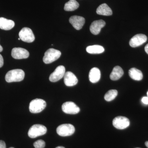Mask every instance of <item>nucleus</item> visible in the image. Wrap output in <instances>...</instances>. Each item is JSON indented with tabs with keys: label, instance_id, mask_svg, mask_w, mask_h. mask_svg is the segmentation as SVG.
<instances>
[{
	"label": "nucleus",
	"instance_id": "1",
	"mask_svg": "<svg viewBox=\"0 0 148 148\" xmlns=\"http://www.w3.org/2000/svg\"><path fill=\"white\" fill-rule=\"evenodd\" d=\"M25 73L21 69L11 70L7 73L5 76L6 81L7 82H18L24 79Z\"/></svg>",
	"mask_w": 148,
	"mask_h": 148
},
{
	"label": "nucleus",
	"instance_id": "2",
	"mask_svg": "<svg viewBox=\"0 0 148 148\" xmlns=\"http://www.w3.org/2000/svg\"><path fill=\"white\" fill-rule=\"evenodd\" d=\"M46 107V103L44 100L36 98L30 102L29 106V110L32 113H38L43 110Z\"/></svg>",
	"mask_w": 148,
	"mask_h": 148
},
{
	"label": "nucleus",
	"instance_id": "3",
	"mask_svg": "<svg viewBox=\"0 0 148 148\" xmlns=\"http://www.w3.org/2000/svg\"><path fill=\"white\" fill-rule=\"evenodd\" d=\"M61 54L60 51L53 48L49 49L45 53L43 61L46 64H51L60 58Z\"/></svg>",
	"mask_w": 148,
	"mask_h": 148
},
{
	"label": "nucleus",
	"instance_id": "4",
	"mask_svg": "<svg viewBox=\"0 0 148 148\" xmlns=\"http://www.w3.org/2000/svg\"><path fill=\"white\" fill-rule=\"evenodd\" d=\"M47 129L42 125L35 124L30 127L28 132V136L31 138H35L44 135L46 133Z\"/></svg>",
	"mask_w": 148,
	"mask_h": 148
},
{
	"label": "nucleus",
	"instance_id": "5",
	"mask_svg": "<svg viewBox=\"0 0 148 148\" xmlns=\"http://www.w3.org/2000/svg\"><path fill=\"white\" fill-rule=\"evenodd\" d=\"M75 131V127L71 124L61 125L56 129L57 134L62 137L71 136L74 134Z\"/></svg>",
	"mask_w": 148,
	"mask_h": 148
},
{
	"label": "nucleus",
	"instance_id": "6",
	"mask_svg": "<svg viewBox=\"0 0 148 148\" xmlns=\"http://www.w3.org/2000/svg\"><path fill=\"white\" fill-rule=\"evenodd\" d=\"M19 38L23 41L28 43L33 42L34 41V35L30 28L24 27L19 32Z\"/></svg>",
	"mask_w": 148,
	"mask_h": 148
},
{
	"label": "nucleus",
	"instance_id": "7",
	"mask_svg": "<svg viewBox=\"0 0 148 148\" xmlns=\"http://www.w3.org/2000/svg\"><path fill=\"white\" fill-rule=\"evenodd\" d=\"M113 125L118 129L122 130L129 126L130 121L127 118L122 116L116 117L113 120Z\"/></svg>",
	"mask_w": 148,
	"mask_h": 148
},
{
	"label": "nucleus",
	"instance_id": "8",
	"mask_svg": "<svg viewBox=\"0 0 148 148\" xmlns=\"http://www.w3.org/2000/svg\"><path fill=\"white\" fill-rule=\"evenodd\" d=\"M62 110L65 113L75 114L78 113L80 108L73 102H66L62 106Z\"/></svg>",
	"mask_w": 148,
	"mask_h": 148
},
{
	"label": "nucleus",
	"instance_id": "9",
	"mask_svg": "<svg viewBox=\"0 0 148 148\" xmlns=\"http://www.w3.org/2000/svg\"><path fill=\"white\" fill-rule=\"evenodd\" d=\"M66 73V69L64 66H58L56 69L51 74L49 79L51 82L58 81L64 77Z\"/></svg>",
	"mask_w": 148,
	"mask_h": 148
},
{
	"label": "nucleus",
	"instance_id": "10",
	"mask_svg": "<svg viewBox=\"0 0 148 148\" xmlns=\"http://www.w3.org/2000/svg\"><path fill=\"white\" fill-rule=\"evenodd\" d=\"M147 40V37L143 34H138L134 36L130 39L129 45L131 47H136L145 43Z\"/></svg>",
	"mask_w": 148,
	"mask_h": 148
},
{
	"label": "nucleus",
	"instance_id": "11",
	"mask_svg": "<svg viewBox=\"0 0 148 148\" xmlns=\"http://www.w3.org/2000/svg\"><path fill=\"white\" fill-rule=\"evenodd\" d=\"M11 55L14 59H21L27 58L29 57V51L22 48H14L12 50Z\"/></svg>",
	"mask_w": 148,
	"mask_h": 148
},
{
	"label": "nucleus",
	"instance_id": "12",
	"mask_svg": "<svg viewBox=\"0 0 148 148\" xmlns=\"http://www.w3.org/2000/svg\"><path fill=\"white\" fill-rule=\"evenodd\" d=\"M69 22L75 29L79 30L83 27L85 22V19L82 16L75 15L70 17Z\"/></svg>",
	"mask_w": 148,
	"mask_h": 148
},
{
	"label": "nucleus",
	"instance_id": "13",
	"mask_svg": "<svg viewBox=\"0 0 148 148\" xmlns=\"http://www.w3.org/2000/svg\"><path fill=\"white\" fill-rule=\"evenodd\" d=\"M106 24V22L102 19L93 21L90 26V32L93 35H98L100 33L101 29L105 27Z\"/></svg>",
	"mask_w": 148,
	"mask_h": 148
},
{
	"label": "nucleus",
	"instance_id": "14",
	"mask_svg": "<svg viewBox=\"0 0 148 148\" xmlns=\"http://www.w3.org/2000/svg\"><path fill=\"white\" fill-rule=\"evenodd\" d=\"M64 77V83L67 86H74L78 83L77 78L72 72H66Z\"/></svg>",
	"mask_w": 148,
	"mask_h": 148
},
{
	"label": "nucleus",
	"instance_id": "15",
	"mask_svg": "<svg viewBox=\"0 0 148 148\" xmlns=\"http://www.w3.org/2000/svg\"><path fill=\"white\" fill-rule=\"evenodd\" d=\"M89 79L90 82L92 83H97L100 80L101 73L100 70L97 68H93L91 69L89 72Z\"/></svg>",
	"mask_w": 148,
	"mask_h": 148
},
{
	"label": "nucleus",
	"instance_id": "16",
	"mask_svg": "<svg viewBox=\"0 0 148 148\" xmlns=\"http://www.w3.org/2000/svg\"><path fill=\"white\" fill-rule=\"evenodd\" d=\"M14 21L4 17H0V29L4 30H10L14 27Z\"/></svg>",
	"mask_w": 148,
	"mask_h": 148
},
{
	"label": "nucleus",
	"instance_id": "17",
	"mask_svg": "<svg viewBox=\"0 0 148 148\" xmlns=\"http://www.w3.org/2000/svg\"><path fill=\"white\" fill-rule=\"evenodd\" d=\"M96 13L99 15L104 16H110L112 14V11L107 4L101 5L97 9Z\"/></svg>",
	"mask_w": 148,
	"mask_h": 148
},
{
	"label": "nucleus",
	"instance_id": "18",
	"mask_svg": "<svg viewBox=\"0 0 148 148\" xmlns=\"http://www.w3.org/2000/svg\"><path fill=\"white\" fill-rule=\"evenodd\" d=\"M123 74L124 72L121 67L119 66H115L110 75V78L112 80H117L121 77Z\"/></svg>",
	"mask_w": 148,
	"mask_h": 148
},
{
	"label": "nucleus",
	"instance_id": "19",
	"mask_svg": "<svg viewBox=\"0 0 148 148\" xmlns=\"http://www.w3.org/2000/svg\"><path fill=\"white\" fill-rule=\"evenodd\" d=\"M130 77L132 79L136 81L141 80L143 78V74L142 71L136 68H132L129 70Z\"/></svg>",
	"mask_w": 148,
	"mask_h": 148
},
{
	"label": "nucleus",
	"instance_id": "20",
	"mask_svg": "<svg viewBox=\"0 0 148 148\" xmlns=\"http://www.w3.org/2000/svg\"><path fill=\"white\" fill-rule=\"evenodd\" d=\"M86 50L88 53L90 54H99L103 53L105 49L102 46L94 45L87 47Z\"/></svg>",
	"mask_w": 148,
	"mask_h": 148
},
{
	"label": "nucleus",
	"instance_id": "21",
	"mask_svg": "<svg viewBox=\"0 0 148 148\" xmlns=\"http://www.w3.org/2000/svg\"><path fill=\"white\" fill-rule=\"evenodd\" d=\"M79 4L76 0H70L64 6V10L66 11H73L79 7Z\"/></svg>",
	"mask_w": 148,
	"mask_h": 148
},
{
	"label": "nucleus",
	"instance_id": "22",
	"mask_svg": "<svg viewBox=\"0 0 148 148\" xmlns=\"http://www.w3.org/2000/svg\"><path fill=\"white\" fill-rule=\"evenodd\" d=\"M118 95V91L116 90L112 89L109 90L105 95L104 98L106 101L110 102L114 100Z\"/></svg>",
	"mask_w": 148,
	"mask_h": 148
},
{
	"label": "nucleus",
	"instance_id": "23",
	"mask_svg": "<svg viewBox=\"0 0 148 148\" xmlns=\"http://www.w3.org/2000/svg\"><path fill=\"white\" fill-rule=\"evenodd\" d=\"M35 148H44L45 146V143L43 140H37L34 143Z\"/></svg>",
	"mask_w": 148,
	"mask_h": 148
},
{
	"label": "nucleus",
	"instance_id": "24",
	"mask_svg": "<svg viewBox=\"0 0 148 148\" xmlns=\"http://www.w3.org/2000/svg\"><path fill=\"white\" fill-rule=\"evenodd\" d=\"M142 102L143 103H144L146 105H148V97H144L142 98Z\"/></svg>",
	"mask_w": 148,
	"mask_h": 148
},
{
	"label": "nucleus",
	"instance_id": "25",
	"mask_svg": "<svg viewBox=\"0 0 148 148\" xmlns=\"http://www.w3.org/2000/svg\"><path fill=\"white\" fill-rule=\"evenodd\" d=\"M0 148H6L5 143L2 140H0Z\"/></svg>",
	"mask_w": 148,
	"mask_h": 148
},
{
	"label": "nucleus",
	"instance_id": "26",
	"mask_svg": "<svg viewBox=\"0 0 148 148\" xmlns=\"http://www.w3.org/2000/svg\"><path fill=\"white\" fill-rule=\"evenodd\" d=\"M4 64L3 58L2 56L0 54V68H1Z\"/></svg>",
	"mask_w": 148,
	"mask_h": 148
},
{
	"label": "nucleus",
	"instance_id": "27",
	"mask_svg": "<svg viewBox=\"0 0 148 148\" xmlns=\"http://www.w3.org/2000/svg\"><path fill=\"white\" fill-rule=\"evenodd\" d=\"M145 51L146 53L148 54V44L146 45L145 48Z\"/></svg>",
	"mask_w": 148,
	"mask_h": 148
},
{
	"label": "nucleus",
	"instance_id": "28",
	"mask_svg": "<svg viewBox=\"0 0 148 148\" xmlns=\"http://www.w3.org/2000/svg\"><path fill=\"white\" fill-rule=\"evenodd\" d=\"M3 50V48L1 46V45H0V52L2 51Z\"/></svg>",
	"mask_w": 148,
	"mask_h": 148
},
{
	"label": "nucleus",
	"instance_id": "29",
	"mask_svg": "<svg viewBox=\"0 0 148 148\" xmlns=\"http://www.w3.org/2000/svg\"><path fill=\"white\" fill-rule=\"evenodd\" d=\"M145 144L146 147L148 148V141H147Z\"/></svg>",
	"mask_w": 148,
	"mask_h": 148
},
{
	"label": "nucleus",
	"instance_id": "30",
	"mask_svg": "<svg viewBox=\"0 0 148 148\" xmlns=\"http://www.w3.org/2000/svg\"><path fill=\"white\" fill-rule=\"evenodd\" d=\"M56 148H65L64 147H62V146H59V147H57Z\"/></svg>",
	"mask_w": 148,
	"mask_h": 148
},
{
	"label": "nucleus",
	"instance_id": "31",
	"mask_svg": "<svg viewBox=\"0 0 148 148\" xmlns=\"http://www.w3.org/2000/svg\"><path fill=\"white\" fill-rule=\"evenodd\" d=\"M20 40V38H18V40Z\"/></svg>",
	"mask_w": 148,
	"mask_h": 148
},
{
	"label": "nucleus",
	"instance_id": "32",
	"mask_svg": "<svg viewBox=\"0 0 148 148\" xmlns=\"http://www.w3.org/2000/svg\"><path fill=\"white\" fill-rule=\"evenodd\" d=\"M147 96H148V91L147 92Z\"/></svg>",
	"mask_w": 148,
	"mask_h": 148
},
{
	"label": "nucleus",
	"instance_id": "33",
	"mask_svg": "<svg viewBox=\"0 0 148 148\" xmlns=\"http://www.w3.org/2000/svg\"><path fill=\"white\" fill-rule=\"evenodd\" d=\"M14 148V147H10V148Z\"/></svg>",
	"mask_w": 148,
	"mask_h": 148
},
{
	"label": "nucleus",
	"instance_id": "34",
	"mask_svg": "<svg viewBox=\"0 0 148 148\" xmlns=\"http://www.w3.org/2000/svg\"></svg>",
	"mask_w": 148,
	"mask_h": 148
}]
</instances>
